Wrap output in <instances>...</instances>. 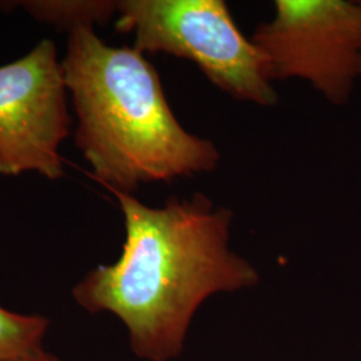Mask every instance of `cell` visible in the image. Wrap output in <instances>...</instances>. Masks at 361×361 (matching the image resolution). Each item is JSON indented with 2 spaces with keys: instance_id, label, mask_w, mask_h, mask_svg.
Segmentation results:
<instances>
[{
  "instance_id": "cell-1",
  "label": "cell",
  "mask_w": 361,
  "mask_h": 361,
  "mask_svg": "<svg viewBox=\"0 0 361 361\" xmlns=\"http://www.w3.org/2000/svg\"><path fill=\"white\" fill-rule=\"evenodd\" d=\"M113 194L125 219L122 255L89 271L73 298L90 313L116 316L140 359L173 360L207 298L252 288L259 276L229 247L232 210L207 195L170 197L152 207L133 194Z\"/></svg>"
},
{
  "instance_id": "cell-2",
  "label": "cell",
  "mask_w": 361,
  "mask_h": 361,
  "mask_svg": "<svg viewBox=\"0 0 361 361\" xmlns=\"http://www.w3.org/2000/svg\"><path fill=\"white\" fill-rule=\"evenodd\" d=\"M77 111L75 142L92 176L111 192L217 169L216 143L185 129L145 54L109 46L94 28L70 32L62 61Z\"/></svg>"
},
{
  "instance_id": "cell-3",
  "label": "cell",
  "mask_w": 361,
  "mask_h": 361,
  "mask_svg": "<svg viewBox=\"0 0 361 361\" xmlns=\"http://www.w3.org/2000/svg\"><path fill=\"white\" fill-rule=\"evenodd\" d=\"M116 28L134 35L138 51L190 61L233 99L264 107L279 101L267 58L222 0H122Z\"/></svg>"
},
{
  "instance_id": "cell-4",
  "label": "cell",
  "mask_w": 361,
  "mask_h": 361,
  "mask_svg": "<svg viewBox=\"0 0 361 361\" xmlns=\"http://www.w3.org/2000/svg\"><path fill=\"white\" fill-rule=\"evenodd\" d=\"M252 42L274 80H307L334 104H348L361 65V1L276 0Z\"/></svg>"
},
{
  "instance_id": "cell-5",
  "label": "cell",
  "mask_w": 361,
  "mask_h": 361,
  "mask_svg": "<svg viewBox=\"0 0 361 361\" xmlns=\"http://www.w3.org/2000/svg\"><path fill=\"white\" fill-rule=\"evenodd\" d=\"M67 85L56 46L42 40L0 66V174L63 177L59 147L70 131Z\"/></svg>"
},
{
  "instance_id": "cell-6",
  "label": "cell",
  "mask_w": 361,
  "mask_h": 361,
  "mask_svg": "<svg viewBox=\"0 0 361 361\" xmlns=\"http://www.w3.org/2000/svg\"><path fill=\"white\" fill-rule=\"evenodd\" d=\"M18 4L39 22L68 32L104 25L118 13V1L113 0H28Z\"/></svg>"
},
{
  "instance_id": "cell-7",
  "label": "cell",
  "mask_w": 361,
  "mask_h": 361,
  "mask_svg": "<svg viewBox=\"0 0 361 361\" xmlns=\"http://www.w3.org/2000/svg\"><path fill=\"white\" fill-rule=\"evenodd\" d=\"M50 320L0 307V360L23 357L43 349Z\"/></svg>"
},
{
  "instance_id": "cell-8",
  "label": "cell",
  "mask_w": 361,
  "mask_h": 361,
  "mask_svg": "<svg viewBox=\"0 0 361 361\" xmlns=\"http://www.w3.org/2000/svg\"><path fill=\"white\" fill-rule=\"evenodd\" d=\"M0 361H62L61 359H58L56 356H54L51 353L46 352L44 349L39 350L37 353H32V355H28V356H23V357H16V359H8V360H0Z\"/></svg>"
},
{
  "instance_id": "cell-9",
  "label": "cell",
  "mask_w": 361,
  "mask_h": 361,
  "mask_svg": "<svg viewBox=\"0 0 361 361\" xmlns=\"http://www.w3.org/2000/svg\"><path fill=\"white\" fill-rule=\"evenodd\" d=\"M360 79H361V65H360Z\"/></svg>"
}]
</instances>
